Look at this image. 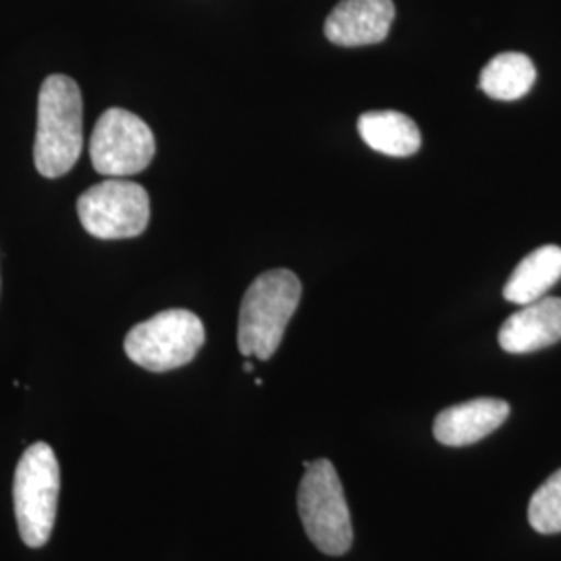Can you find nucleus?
Segmentation results:
<instances>
[{"label": "nucleus", "mask_w": 561, "mask_h": 561, "mask_svg": "<svg viewBox=\"0 0 561 561\" xmlns=\"http://www.w3.org/2000/svg\"><path fill=\"white\" fill-rule=\"evenodd\" d=\"M83 148V101L78 81L48 76L38 96L34 162L42 178L57 180L80 161Z\"/></svg>", "instance_id": "1"}, {"label": "nucleus", "mask_w": 561, "mask_h": 561, "mask_svg": "<svg viewBox=\"0 0 561 561\" xmlns=\"http://www.w3.org/2000/svg\"><path fill=\"white\" fill-rule=\"evenodd\" d=\"M300 300L301 283L291 271L275 268L252 280L241 300L238 327L241 354L259 360L273 358Z\"/></svg>", "instance_id": "2"}, {"label": "nucleus", "mask_w": 561, "mask_h": 561, "mask_svg": "<svg viewBox=\"0 0 561 561\" xmlns=\"http://www.w3.org/2000/svg\"><path fill=\"white\" fill-rule=\"evenodd\" d=\"M59 460L48 443H34L21 456L15 481L13 503L15 518L23 542L32 549H41L50 541L57 505H59Z\"/></svg>", "instance_id": "3"}, {"label": "nucleus", "mask_w": 561, "mask_h": 561, "mask_svg": "<svg viewBox=\"0 0 561 561\" xmlns=\"http://www.w3.org/2000/svg\"><path fill=\"white\" fill-rule=\"evenodd\" d=\"M298 512L308 539L327 556H343L354 541L350 507L335 466L312 461L298 489Z\"/></svg>", "instance_id": "4"}, {"label": "nucleus", "mask_w": 561, "mask_h": 561, "mask_svg": "<svg viewBox=\"0 0 561 561\" xmlns=\"http://www.w3.org/2000/svg\"><path fill=\"white\" fill-rule=\"evenodd\" d=\"M204 340L201 319L190 310L175 308L136 324L125 337V354L150 373H169L194 360Z\"/></svg>", "instance_id": "5"}, {"label": "nucleus", "mask_w": 561, "mask_h": 561, "mask_svg": "<svg viewBox=\"0 0 561 561\" xmlns=\"http://www.w3.org/2000/svg\"><path fill=\"white\" fill-rule=\"evenodd\" d=\"M78 217L99 240L138 238L150 222V196L136 181H102L81 194Z\"/></svg>", "instance_id": "6"}, {"label": "nucleus", "mask_w": 561, "mask_h": 561, "mask_svg": "<svg viewBox=\"0 0 561 561\" xmlns=\"http://www.w3.org/2000/svg\"><path fill=\"white\" fill-rule=\"evenodd\" d=\"M154 152L157 141L152 129L125 108H108L96 123L90 140L94 169L113 180L138 175L152 162Z\"/></svg>", "instance_id": "7"}, {"label": "nucleus", "mask_w": 561, "mask_h": 561, "mask_svg": "<svg viewBox=\"0 0 561 561\" xmlns=\"http://www.w3.org/2000/svg\"><path fill=\"white\" fill-rule=\"evenodd\" d=\"M393 20V0H341L324 21V36L345 48L370 46L389 36Z\"/></svg>", "instance_id": "8"}, {"label": "nucleus", "mask_w": 561, "mask_h": 561, "mask_svg": "<svg viewBox=\"0 0 561 561\" xmlns=\"http://www.w3.org/2000/svg\"><path fill=\"white\" fill-rule=\"evenodd\" d=\"M510 416V403L495 398H479L443 410L433 424L435 439L447 447H463L482 442L495 433Z\"/></svg>", "instance_id": "9"}, {"label": "nucleus", "mask_w": 561, "mask_h": 561, "mask_svg": "<svg viewBox=\"0 0 561 561\" xmlns=\"http://www.w3.org/2000/svg\"><path fill=\"white\" fill-rule=\"evenodd\" d=\"M561 340V298L526 304L500 329V345L507 354L539 352Z\"/></svg>", "instance_id": "10"}, {"label": "nucleus", "mask_w": 561, "mask_h": 561, "mask_svg": "<svg viewBox=\"0 0 561 561\" xmlns=\"http://www.w3.org/2000/svg\"><path fill=\"white\" fill-rule=\"evenodd\" d=\"M362 140L373 150L405 159L421 150L422 136L419 125L398 111H370L358 119Z\"/></svg>", "instance_id": "11"}, {"label": "nucleus", "mask_w": 561, "mask_h": 561, "mask_svg": "<svg viewBox=\"0 0 561 561\" xmlns=\"http://www.w3.org/2000/svg\"><path fill=\"white\" fill-rule=\"evenodd\" d=\"M561 279L560 245H542L530 252L514 268L503 287V298L518 306L541 300L542 296Z\"/></svg>", "instance_id": "12"}, {"label": "nucleus", "mask_w": 561, "mask_h": 561, "mask_svg": "<svg viewBox=\"0 0 561 561\" xmlns=\"http://www.w3.org/2000/svg\"><path fill=\"white\" fill-rule=\"evenodd\" d=\"M537 81L533 60L522 53H503L486 62L479 88L495 101H518Z\"/></svg>", "instance_id": "13"}, {"label": "nucleus", "mask_w": 561, "mask_h": 561, "mask_svg": "<svg viewBox=\"0 0 561 561\" xmlns=\"http://www.w3.org/2000/svg\"><path fill=\"white\" fill-rule=\"evenodd\" d=\"M528 522L541 535L561 533V470L535 491L528 505Z\"/></svg>", "instance_id": "14"}, {"label": "nucleus", "mask_w": 561, "mask_h": 561, "mask_svg": "<svg viewBox=\"0 0 561 561\" xmlns=\"http://www.w3.org/2000/svg\"><path fill=\"white\" fill-rule=\"evenodd\" d=\"M243 370H245V373H254V364L250 360L245 362V364H243Z\"/></svg>", "instance_id": "15"}]
</instances>
